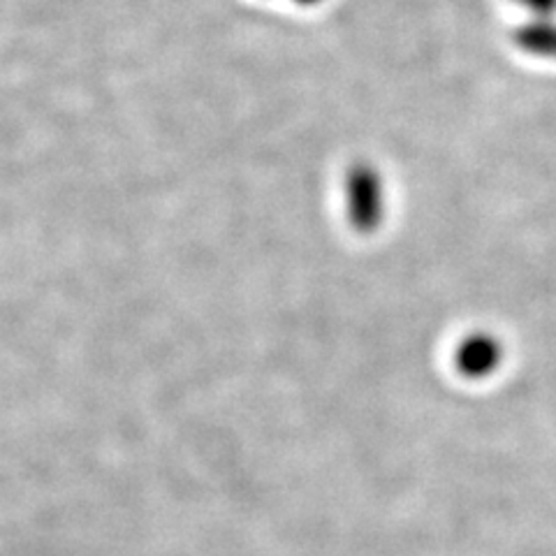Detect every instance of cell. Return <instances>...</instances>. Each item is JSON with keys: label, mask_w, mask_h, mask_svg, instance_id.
<instances>
[{"label": "cell", "mask_w": 556, "mask_h": 556, "mask_svg": "<svg viewBox=\"0 0 556 556\" xmlns=\"http://www.w3.org/2000/svg\"><path fill=\"white\" fill-rule=\"evenodd\" d=\"M343 195L351 228L359 235L376 232L386 218V190L378 169L369 163L351 165L345 174Z\"/></svg>", "instance_id": "cell-1"}, {"label": "cell", "mask_w": 556, "mask_h": 556, "mask_svg": "<svg viewBox=\"0 0 556 556\" xmlns=\"http://www.w3.org/2000/svg\"><path fill=\"white\" fill-rule=\"evenodd\" d=\"M503 362V345L490 332H473L459 341L455 351V367L464 378H490Z\"/></svg>", "instance_id": "cell-2"}, {"label": "cell", "mask_w": 556, "mask_h": 556, "mask_svg": "<svg viewBox=\"0 0 556 556\" xmlns=\"http://www.w3.org/2000/svg\"><path fill=\"white\" fill-rule=\"evenodd\" d=\"M515 42L533 56L556 59V26L547 22H533L515 33Z\"/></svg>", "instance_id": "cell-3"}, {"label": "cell", "mask_w": 556, "mask_h": 556, "mask_svg": "<svg viewBox=\"0 0 556 556\" xmlns=\"http://www.w3.org/2000/svg\"><path fill=\"white\" fill-rule=\"evenodd\" d=\"M517 3L529 8L531 12L541 14V16H549L556 12V0H517Z\"/></svg>", "instance_id": "cell-4"}, {"label": "cell", "mask_w": 556, "mask_h": 556, "mask_svg": "<svg viewBox=\"0 0 556 556\" xmlns=\"http://www.w3.org/2000/svg\"><path fill=\"white\" fill-rule=\"evenodd\" d=\"M294 3H300V5H316V3H320V0H294Z\"/></svg>", "instance_id": "cell-5"}]
</instances>
